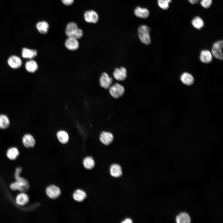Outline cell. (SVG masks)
I'll return each instance as SVG.
<instances>
[{
    "label": "cell",
    "instance_id": "6da1fadb",
    "mask_svg": "<svg viewBox=\"0 0 223 223\" xmlns=\"http://www.w3.org/2000/svg\"><path fill=\"white\" fill-rule=\"evenodd\" d=\"M65 33L68 37H71L79 39L83 35L82 30L78 28L77 24L75 22H71L66 25L65 29Z\"/></svg>",
    "mask_w": 223,
    "mask_h": 223
},
{
    "label": "cell",
    "instance_id": "7a4b0ae2",
    "mask_svg": "<svg viewBox=\"0 0 223 223\" xmlns=\"http://www.w3.org/2000/svg\"><path fill=\"white\" fill-rule=\"evenodd\" d=\"M151 29L147 25H140L138 28V35L141 42L146 45H150L151 42L150 33Z\"/></svg>",
    "mask_w": 223,
    "mask_h": 223
},
{
    "label": "cell",
    "instance_id": "3957f363",
    "mask_svg": "<svg viewBox=\"0 0 223 223\" xmlns=\"http://www.w3.org/2000/svg\"><path fill=\"white\" fill-rule=\"evenodd\" d=\"M109 90L111 96L115 98L122 97L125 92V89L122 85L116 83L112 85L109 87Z\"/></svg>",
    "mask_w": 223,
    "mask_h": 223
},
{
    "label": "cell",
    "instance_id": "277c9868",
    "mask_svg": "<svg viewBox=\"0 0 223 223\" xmlns=\"http://www.w3.org/2000/svg\"><path fill=\"white\" fill-rule=\"evenodd\" d=\"M223 42L222 40L218 41L214 43L212 50V54L215 58L220 60H222L223 54L222 49Z\"/></svg>",
    "mask_w": 223,
    "mask_h": 223
},
{
    "label": "cell",
    "instance_id": "5b68a950",
    "mask_svg": "<svg viewBox=\"0 0 223 223\" xmlns=\"http://www.w3.org/2000/svg\"><path fill=\"white\" fill-rule=\"evenodd\" d=\"M46 193L47 196L51 199H57L61 194L60 188L54 185H50L47 186L46 189Z\"/></svg>",
    "mask_w": 223,
    "mask_h": 223
},
{
    "label": "cell",
    "instance_id": "8992f818",
    "mask_svg": "<svg viewBox=\"0 0 223 223\" xmlns=\"http://www.w3.org/2000/svg\"><path fill=\"white\" fill-rule=\"evenodd\" d=\"M85 21L88 23L95 24L99 20V16L97 12L94 10H89L85 11L84 14Z\"/></svg>",
    "mask_w": 223,
    "mask_h": 223
},
{
    "label": "cell",
    "instance_id": "52a82bcc",
    "mask_svg": "<svg viewBox=\"0 0 223 223\" xmlns=\"http://www.w3.org/2000/svg\"><path fill=\"white\" fill-rule=\"evenodd\" d=\"M99 82L100 85L102 87L107 89L112 85L113 79L107 73L103 72L100 77Z\"/></svg>",
    "mask_w": 223,
    "mask_h": 223
},
{
    "label": "cell",
    "instance_id": "ba28073f",
    "mask_svg": "<svg viewBox=\"0 0 223 223\" xmlns=\"http://www.w3.org/2000/svg\"><path fill=\"white\" fill-rule=\"evenodd\" d=\"M114 78L118 81H123L127 77V71L124 67L120 68H116L113 72Z\"/></svg>",
    "mask_w": 223,
    "mask_h": 223
},
{
    "label": "cell",
    "instance_id": "9c48e42d",
    "mask_svg": "<svg viewBox=\"0 0 223 223\" xmlns=\"http://www.w3.org/2000/svg\"><path fill=\"white\" fill-rule=\"evenodd\" d=\"M99 140L101 142L106 146L110 145L113 141L114 136L111 132L103 131L99 136Z\"/></svg>",
    "mask_w": 223,
    "mask_h": 223
},
{
    "label": "cell",
    "instance_id": "30bf717a",
    "mask_svg": "<svg viewBox=\"0 0 223 223\" xmlns=\"http://www.w3.org/2000/svg\"><path fill=\"white\" fill-rule=\"evenodd\" d=\"M79 42L77 39L68 37L65 42V45L68 50H77L79 47Z\"/></svg>",
    "mask_w": 223,
    "mask_h": 223
},
{
    "label": "cell",
    "instance_id": "8fae6325",
    "mask_svg": "<svg viewBox=\"0 0 223 223\" xmlns=\"http://www.w3.org/2000/svg\"><path fill=\"white\" fill-rule=\"evenodd\" d=\"M22 141L23 145L27 148L33 147L34 146L35 144V141L34 137L28 133L24 135Z\"/></svg>",
    "mask_w": 223,
    "mask_h": 223
},
{
    "label": "cell",
    "instance_id": "7c38bea8",
    "mask_svg": "<svg viewBox=\"0 0 223 223\" xmlns=\"http://www.w3.org/2000/svg\"><path fill=\"white\" fill-rule=\"evenodd\" d=\"M8 63L11 68L15 69L20 68L22 63L20 59L15 55L11 56L8 58Z\"/></svg>",
    "mask_w": 223,
    "mask_h": 223
},
{
    "label": "cell",
    "instance_id": "4fadbf2b",
    "mask_svg": "<svg viewBox=\"0 0 223 223\" xmlns=\"http://www.w3.org/2000/svg\"><path fill=\"white\" fill-rule=\"evenodd\" d=\"M199 58L200 61L202 63H208L212 61V55L209 50H204L201 51Z\"/></svg>",
    "mask_w": 223,
    "mask_h": 223
},
{
    "label": "cell",
    "instance_id": "5bb4252c",
    "mask_svg": "<svg viewBox=\"0 0 223 223\" xmlns=\"http://www.w3.org/2000/svg\"><path fill=\"white\" fill-rule=\"evenodd\" d=\"M180 80L184 84L190 86L194 83V78L193 76L187 72L183 73L181 76Z\"/></svg>",
    "mask_w": 223,
    "mask_h": 223
},
{
    "label": "cell",
    "instance_id": "9a60e30c",
    "mask_svg": "<svg viewBox=\"0 0 223 223\" xmlns=\"http://www.w3.org/2000/svg\"><path fill=\"white\" fill-rule=\"evenodd\" d=\"M36 27L39 33L41 34H45L48 32L49 25L46 21H41L37 23Z\"/></svg>",
    "mask_w": 223,
    "mask_h": 223
},
{
    "label": "cell",
    "instance_id": "2e32d148",
    "mask_svg": "<svg viewBox=\"0 0 223 223\" xmlns=\"http://www.w3.org/2000/svg\"><path fill=\"white\" fill-rule=\"evenodd\" d=\"M134 13L137 17L143 19L147 18L149 15V12L147 9L139 7L135 8Z\"/></svg>",
    "mask_w": 223,
    "mask_h": 223
},
{
    "label": "cell",
    "instance_id": "e0dca14e",
    "mask_svg": "<svg viewBox=\"0 0 223 223\" xmlns=\"http://www.w3.org/2000/svg\"><path fill=\"white\" fill-rule=\"evenodd\" d=\"M72 197L75 201L78 202H81L86 199L87 194L83 190L77 189L73 193Z\"/></svg>",
    "mask_w": 223,
    "mask_h": 223
},
{
    "label": "cell",
    "instance_id": "ac0fdd59",
    "mask_svg": "<svg viewBox=\"0 0 223 223\" xmlns=\"http://www.w3.org/2000/svg\"><path fill=\"white\" fill-rule=\"evenodd\" d=\"M16 203L20 206H24L29 201L28 195L24 193L18 194L16 198Z\"/></svg>",
    "mask_w": 223,
    "mask_h": 223
},
{
    "label": "cell",
    "instance_id": "d6986e66",
    "mask_svg": "<svg viewBox=\"0 0 223 223\" xmlns=\"http://www.w3.org/2000/svg\"><path fill=\"white\" fill-rule=\"evenodd\" d=\"M111 175L115 177H118L122 175V172L120 166L118 164H114L110 168Z\"/></svg>",
    "mask_w": 223,
    "mask_h": 223
},
{
    "label": "cell",
    "instance_id": "ffe728a7",
    "mask_svg": "<svg viewBox=\"0 0 223 223\" xmlns=\"http://www.w3.org/2000/svg\"><path fill=\"white\" fill-rule=\"evenodd\" d=\"M37 51L35 50L29 49L25 48L23 49L22 56L24 58L31 59L36 57Z\"/></svg>",
    "mask_w": 223,
    "mask_h": 223
},
{
    "label": "cell",
    "instance_id": "44dd1931",
    "mask_svg": "<svg viewBox=\"0 0 223 223\" xmlns=\"http://www.w3.org/2000/svg\"><path fill=\"white\" fill-rule=\"evenodd\" d=\"M18 149L16 147H11L7 150L6 155L8 159L11 160H15L19 155Z\"/></svg>",
    "mask_w": 223,
    "mask_h": 223
},
{
    "label": "cell",
    "instance_id": "7402d4cb",
    "mask_svg": "<svg viewBox=\"0 0 223 223\" xmlns=\"http://www.w3.org/2000/svg\"><path fill=\"white\" fill-rule=\"evenodd\" d=\"M176 221L178 223H189L190 222V218L186 213L182 212L176 217Z\"/></svg>",
    "mask_w": 223,
    "mask_h": 223
},
{
    "label": "cell",
    "instance_id": "603a6c76",
    "mask_svg": "<svg viewBox=\"0 0 223 223\" xmlns=\"http://www.w3.org/2000/svg\"><path fill=\"white\" fill-rule=\"evenodd\" d=\"M25 67L26 70L29 72L33 73L37 70L38 66L36 62L34 60H30L27 61L25 63Z\"/></svg>",
    "mask_w": 223,
    "mask_h": 223
},
{
    "label": "cell",
    "instance_id": "cb8c5ba5",
    "mask_svg": "<svg viewBox=\"0 0 223 223\" xmlns=\"http://www.w3.org/2000/svg\"><path fill=\"white\" fill-rule=\"evenodd\" d=\"M83 164L84 168L88 170L93 169L94 166L95 162L91 156H87L84 159Z\"/></svg>",
    "mask_w": 223,
    "mask_h": 223
},
{
    "label": "cell",
    "instance_id": "d4e9b609",
    "mask_svg": "<svg viewBox=\"0 0 223 223\" xmlns=\"http://www.w3.org/2000/svg\"><path fill=\"white\" fill-rule=\"evenodd\" d=\"M57 137L59 141L62 144L67 143L69 139L68 133L63 130L59 131L57 133Z\"/></svg>",
    "mask_w": 223,
    "mask_h": 223
},
{
    "label": "cell",
    "instance_id": "484cf974",
    "mask_svg": "<svg viewBox=\"0 0 223 223\" xmlns=\"http://www.w3.org/2000/svg\"><path fill=\"white\" fill-rule=\"evenodd\" d=\"M10 125V120L7 116L5 114H0V129H7L9 127Z\"/></svg>",
    "mask_w": 223,
    "mask_h": 223
},
{
    "label": "cell",
    "instance_id": "4316f807",
    "mask_svg": "<svg viewBox=\"0 0 223 223\" xmlns=\"http://www.w3.org/2000/svg\"><path fill=\"white\" fill-rule=\"evenodd\" d=\"M10 187L12 190H18L22 191L27 190L29 186H25L22 183L16 181L11 183L10 185Z\"/></svg>",
    "mask_w": 223,
    "mask_h": 223
},
{
    "label": "cell",
    "instance_id": "83f0119b",
    "mask_svg": "<svg viewBox=\"0 0 223 223\" xmlns=\"http://www.w3.org/2000/svg\"><path fill=\"white\" fill-rule=\"evenodd\" d=\"M21 170L22 169L21 168L18 167L15 170V177L16 181L22 183L26 186H29L27 181L20 176V174L21 171Z\"/></svg>",
    "mask_w": 223,
    "mask_h": 223
},
{
    "label": "cell",
    "instance_id": "f1b7e54d",
    "mask_svg": "<svg viewBox=\"0 0 223 223\" xmlns=\"http://www.w3.org/2000/svg\"><path fill=\"white\" fill-rule=\"evenodd\" d=\"M193 26L197 29H200L204 26V22L202 19L198 16L195 17L192 21Z\"/></svg>",
    "mask_w": 223,
    "mask_h": 223
},
{
    "label": "cell",
    "instance_id": "f546056e",
    "mask_svg": "<svg viewBox=\"0 0 223 223\" xmlns=\"http://www.w3.org/2000/svg\"><path fill=\"white\" fill-rule=\"evenodd\" d=\"M171 0H157L158 5L163 10H167L169 7V4Z\"/></svg>",
    "mask_w": 223,
    "mask_h": 223
},
{
    "label": "cell",
    "instance_id": "4dcf8cb0",
    "mask_svg": "<svg viewBox=\"0 0 223 223\" xmlns=\"http://www.w3.org/2000/svg\"><path fill=\"white\" fill-rule=\"evenodd\" d=\"M212 0H201L200 4L204 8H208L212 3Z\"/></svg>",
    "mask_w": 223,
    "mask_h": 223
},
{
    "label": "cell",
    "instance_id": "1f68e13d",
    "mask_svg": "<svg viewBox=\"0 0 223 223\" xmlns=\"http://www.w3.org/2000/svg\"><path fill=\"white\" fill-rule=\"evenodd\" d=\"M62 3L66 6H70L74 2V0H61Z\"/></svg>",
    "mask_w": 223,
    "mask_h": 223
},
{
    "label": "cell",
    "instance_id": "d6a6232c",
    "mask_svg": "<svg viewBox=\"0 0 223 223\" xmlns=\"http://www.w3.org/2000/svg\"><path fill=\"white\" fill-rule=\"evenodd\" d=\"M123 223H132V221L129 218H127L121 222Z\"/></svg>",
    "mask_w": 223,
    "mask_h": 223
},
{
    "label": "cell",
    "instance_id": "836d02e7",
    "mask_svg": "<svg viewBox=\"0 0 223 223\" xmlns=\"http://www.w3.org/2000/svg\"><path fill=\"white\" fill-rule=\"evenodd\" d=\"M199 0H188V1L192 4H195L197 3Z\"/></svg>",
    "mask_w": 223,
    "mask_h": 223
}]
</instances>
